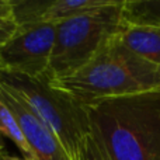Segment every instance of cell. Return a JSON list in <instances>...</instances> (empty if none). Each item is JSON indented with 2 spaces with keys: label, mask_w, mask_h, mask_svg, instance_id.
Masks as SVG:
<instances>
[{
  "label": "cell",
  "mask_w": 160,
  "mask_h": 160,
  "mask_svg": "<svg viewBox=\"0 0 160 160\" xmlns=\"http://www.w3.org/2000/svg\"><path fill=\"white\" fill-rule=\"evenodd\" d=\"M110 160H160V90L88 105Z\"/></svg>",
  "instance_id": "cell-1"
},
{
  "label": "cell",
  "mask_w": 160,
  "mask_h": 160,
  "mask_svg": "<svg viewBox=\"0 0 160 160\" xmlns=\"http://www.w3.org/2000/svg\"><path fill=\"white\" fill-rule=\"evenodd\" d=\"M52 84L88 107L104 100L160 90V66L131 52L117 35L86 66Z\"/></svg>",
  "instance_id": "cell-2"
},
{
  "label": "cell",
  "mask_w": 160,
  "mask_h": 160,
  "mask_svg": "<svg viewBox=\"0 0 160 160\" xmlns=\"http://www.w3.org/2000/svg\"><path fill=\"white\" fill-rule=\"evenodd\" d=\"M0 86L20 96L51 128L72 160H83L91 121L86 105L55 87L47 75L24 76L0 70Z\"/></svg>",
  "instance_id": "cell-3"
},
{
  "label": "cell",
  "mask_w": 160,
  "mask_h": 160,
  "mask_svg": "<svg viewBox=\"0 0 160 160\" xmlns=\"http://www.w3.org/2000/svg\"><path fill=\"white\" fill-rule=\"evenodd\" d=\"M125 0L80 14L56 25L55 47L47 76L51 82L69 78L91 62L122 31Z\"/></svg>",
  "instance_id": "cell-4"
},
{
  "label": "cell",
  "mask_w": 160,
  "mask_h": 160,
  "mask_svg": "<svg viewBox=\"0 0 160 160\" xmlns=\"http://www.w3.org/2000/svg\"><path fill=\"white\" fill-rule=\"evenodd\" d=\"M56 25H18L16 34L0 47V70L24 76H45L49 69Z\"/></svg>",
  "instance_id": "cell-5"
},
{
  "label": "cell",
  "mask_w": 160,
  "mask_h": 160,
  "mask_svg": "<svg viewBox=\"0 0 160 160\" xmlns=\"http://www.w3.org/2000/svg\"><path fill=\"white\" fill-rule=\"evenodd\" d=\"M0 98L16 115L30 146L31 158L35 160H72L51 128L28 107L21 97L7 87L0 86Z\"/></svg>",
  "instance_id": "cell-6"
},
{
  "label": "cell",
  "mask_w": 160,
  "mask_h": 160,
  "mask_svg": "<svg viewBox=\"0 0 160 160\" xmlns=\"http://www.w3.org/2000/svg\"><path fill=\"white\" fill-rule=\"evenodd\" d=\"M114 0H13L17 25L53 24L112 4Z\"/></svg>",
  "instance_id": "cell-7"
},
{
  "label": "cell",
  "mask_w": 160,
  "mask_h": 160,
  "mask_svg": "<svg viewBox=\"0 0 160 160\" xmlns=\"http://www.w3.org/2000/svg\"><path fill=\"white\" fill-rule=\"evenodd\" d=\"M118 39L139 58L160 66V25H124Z\"/></svg>",
  "instance_id": "cell-8"
},
{
  "label": "cell",
  "mask_w": 160,
  "mask_h": 160,
  "mask_svg": "<svg viewBox=\"0 0 160 160\" xmlns=\"http://www.w3.org/2000/svg\"><path fill=\"white\" fill-rule=\"evenodd\" d=\"M0 135L10 138L14 142V145L25 155V158H31L30 146L25 141L21 127H20L14 112L2 98H0Z\"/></svg>",
  "instance_id": "cell-9"
},
{
  "label": "cell",
  "mask_w": 160,
  "mask_h": 160,
  "mask_svg": "<svg viewBox=\"0 0 160 160\" xmlns=\"http://www.w3.org/2000/svg\"><path fill=\"white\" fill-rule=\"evenodd\" d=\"M83 160H110L107 150L100 139L98 133L91 127V132L86 141L84 152H83Z\"/></svg>",
  "instance_id": "cell-10"
},
{
  "label": "cell",
  "mask_w": 160,
  "mask_h": 160,
  "mask_svg": "<svg viewBox=\"0 0 160 160\" xmlns=\"http://www.w3.org/2000/svg\"><path fill=\"white\" fill-rule=\"evenodd\" d=\"M18 25L16 21H0V47L6 44L16 34Z\"/></svg>",
  "instance_id": "cell-11"
},
{
  "label": "cell",
  "mask_w": 160,
  "mask_h": 160,
  "mask_svg": "<svg viewBox=\"0 0 160 160\" xmlns=\"http://www.w3.org/2000/svg\"><path fill=\"white\" fill-rule=\"evenodd\" d=\"M0 21H14L13 0H0Z\"/></svg>",
  "instance_id": "cell-12"
},
{
  "label": "cell",
  "mask_w": 160,
  "mask_h": 160,
  "mask_svg": "<svg viewBox=\"0 0 160 160\" xmlns=\"http://www.w3.org/2000/svg\"><path fill=\"white\" fill-rule=\"evenodd\" d=\"M0 160H10V156L4 150H0Z\"/></svg>",
  "instance_id": "cell-13"
},
{
  "label": "cell",
  "mask_w": 160,
  "mask_h": 160,
  "mask_svg": "<svg viewBox=\"0 0 160 160\" xmlns=\"http://www.w3.org/2000/svg\"><path fill=\"white\" fill-rule=\"evenodd\" d=\"M10 160H35V159H32V158H14V156H10Z\"/></svg>",
  "instance_id": "cell-14"
},
{
  "label": "cell",
  "mask_w": 160,
  "mask_h": 160,
  "mask_svg": "<svg viewBox=\"0 0 160 160\" xmlns=\"http://www.w3.org/2000/svg\"><path fill=\"white\" fill-rule=\"evenodd\" d=\"M0 150H3V143L0 142Z\"/></svg>",
  "instance_id": "cell-15"
}]
</instances>
